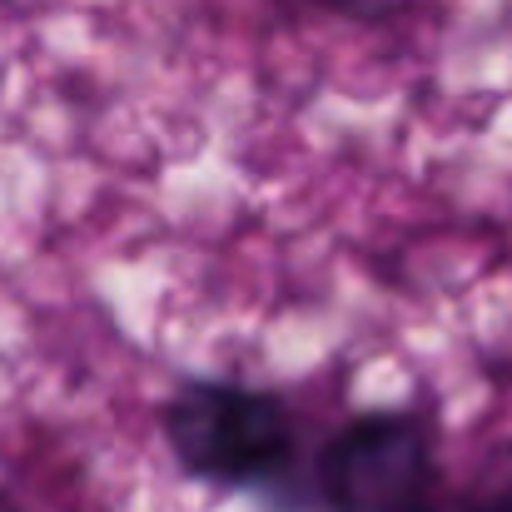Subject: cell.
Listing matches in <instances>:
<instances>
[{
  "mask_svg": "<svg viewBox=\"0 0 512 512\" xmlns=\"http://www.w3.org/2000/svg\"><path fill=\"white\" fill-rule=\"evenodd\" d=\"M165 438L184 473L219 488H259L294 458V418L279 393L194 378L165 403Z\"/></svg>",
  "mask_w": 512,
  "mask_h": 512,
  "instance_id": "1",
  "label": "cell"
},
{
  "mask_svg": "<svg viewBox=\"0 0 512 512\" xmlns=\"http://www.w3.org/2000/svg\"><path fill=\"white\" fill-rule=\"evenodd\" d=\"M329 10H343V15H393L398 0H319Z\"/></svg>",
  "mask_w": 512,
  "mask_h": 512,
  "instance_id": "4",
  "label": "cell"
},
{
  "mask_svg": "<svg viewBox=\"0 0 512 512\" xmlns=\"http://www.w3.org/2000/svg\"><path fill=\"white\" fill-rule=\"evenodd\" d=\"M324 512H438V458L423 413H358L319 453Z\"/></svg>",
  "mask_w": 512,
  "mask_h": 512,
  "instance_id": "2",
  "label": "cell"
},
{
  "mask_svg": "<svg viewBox=\"0 0 512 512\" xmlns=\"http://www.w3.org/2000/svg\"><path fill=\"white\" fill-rule=\"evenodd\" d=\"M468 512H512V448L493 463V473L483 478V488L468 503Z\"/></svg>",
  "mask_w": 512,
  "mask_h": 512,
  "instance_id": "3",
  "label": "cell"
}]
</instances>
